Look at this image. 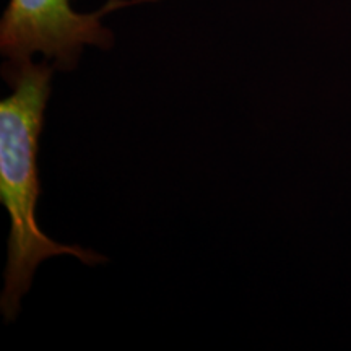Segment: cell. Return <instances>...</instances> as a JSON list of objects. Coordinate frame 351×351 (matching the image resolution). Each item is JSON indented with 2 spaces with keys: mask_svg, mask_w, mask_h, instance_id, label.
Segmentation results:
<instances>
[{
  "mask_svg": "<svg viewBox=\"0 0 351 351\" xmlns=\"http://www.w3.org/2000/svg\"><path fill=\"white\" fill-rule=\"evenodd\" d=\"M153 0H109L95 13H77L70 0H10L0 21V51L12 65L28 62L34 52L54 59V70L77 67L85 44L109 49L112 33L101 16L117 8Z\"/></svg>",
  "mask_w": 351,
  "mask_h": 351,
  "instance_id": "cell-2",
  "label": "cell"
},
{
  "mask_svg": "<svg viewBox=\"0 0 351 351\" xmlns=\"http://www.w3.org/2000/svg\"><path fill=\"white\" fill-rule=\"evenodd\" d=\"M54 67L46 62L3 64L2 75L13 93L0 103V202L10 218L5 288L0 309L7 322L20 311L21 298L32 287L34 271L46 258L73 256L86 265L106 258L80 245L59 244L39 230L36 204L41 194L38 173L39 135L51 96Z\"/></svg>",
  "mask_w": 351,
  "mask_h": 351,
  "instance_id": "cell-1",
  "label": "cell"
}]
</instances>
